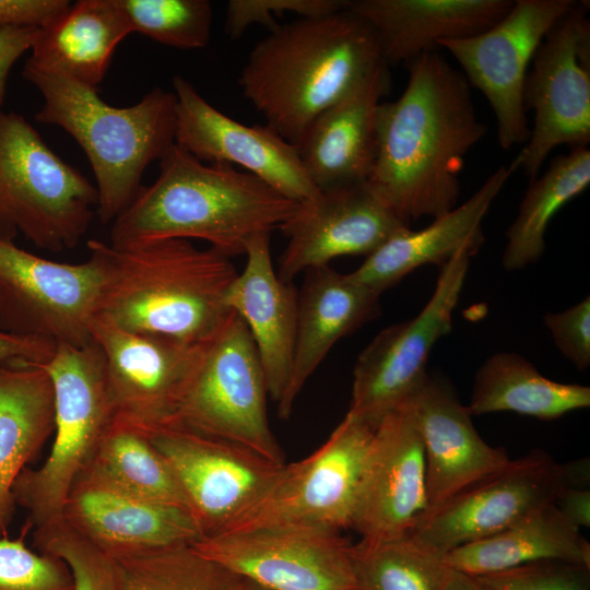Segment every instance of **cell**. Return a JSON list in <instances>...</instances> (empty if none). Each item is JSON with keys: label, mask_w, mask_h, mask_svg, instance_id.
Listing matches in <instances>:
<instances>
[{"label": "cell", "mask_w": 590, "mask_h": 590, "mask_svg": "<svg viewBox=\"0 0 590 590\" xmlns=\"http://www.w3.org/2000/svg\"><path fill=\"white\" fill-rule=\"evenodd\" d=\"M401 96L380 103L369 187L406 226L457 206L465 155L486 134L470 85L438 51L404 64Z\"/></svg>", "instance_id": "6da1fadb"}, {"label": "cell", "mask_w": 590, "mask_h": 590, "mask_svg": "<svg viewBox=\"0 0 590 590\" xmlns=\"http://www.w3.org/2000/svg\"><path fill=\"white\" fill-rule=\"evenodd\" d=\"M298 204L247 172L204 163L175 143L160 160L156 180L113 221L109 244L194 238L232 258L246 255L256 235L279 228Z\"/></svg>", "instance_id": "7a4b0ae2"}, {"label": "cell", "mask_w": 590, "mask_h": 590, "mask_svg": "<svg viewBox=\"0 0 590 590\" xmlns=\"http://www.w3.org/2000/svg\"><path fill=\"white\" fill-rule=\"evenodd\" d=\"M384 64L374 30L345 7L270 31L250 51L238 84L267 126L297 146L320 113Z\"/></svg>", "instance_id": "3957f363"}, {"label": "cell", "mask_w": 590, "mask_h": 590, "mask_svg": "<svg viewBox=\"0 0 590 590\" xmlns=\"http://www.w3.org/2000/svg\"><path fill=\"white\" fill-rule=\"evenodd\" d=\"M102 272L97 316L134 332L200 344L223 324L226 293L238 272L231 258L188 239L126 247L87 243Z\"/></svg>", "instance_id": "277c9868"}, {"label": "cell", "mask_w": 590, "mask_h": 590, "mask_svg": "<svg viewBox=\"0 0 590 590\" xmlns=\"http://www.w3.org/2000/svg\"><path fill=\"white\" fill-rule=\"evenodd\" d=\"M23 76L42 94L35 119L68 132L85 152L97 191V215L113 222L141 188V178L155 160L175 144L176 97L155 87L129 107L105 103L97 88L27 61Z\"/></svg>", "instance_id": "5b68a950"}, {"label": "cell", "mask_w": 590, "mask_h": 590, "mask_svg": "<svg viewBox=\"0 0 590 590\" xmlns=\"http://www.w3.org/2000/svg\"><path fill=\"white\" fill-rule=\"evenodd\" d=\"M54 388L55 430L48 457L36 469L25 468L13 486L35 529L62 519L68 494L114 422L105 361L92 341L83 346L58 344L43 364Z\"/></svg>", "instance_id": "8992f818"}, {"label": "cell", "mask_w": 590, "mask_h": 590, "mask_svg": "<svg viewBox=\"0 0 590 590\" xmlns=\"http://www.w3.org/2000/svg\"><path fill=\"white\" fill-rule=\"evenodd\" d=\"M97 191L15 113L0 111V238L21 233L58 252L78 245L97 210Z\"/></svg>", "instance_id": "52a82bcc"}, {"label": "cell", "mask_w": 590, "mask_h": 590, "mask_svg": "<svg viewBox=\"0 0 590 590\" xmlns=\"http://www.w3.org/2000/svg\"><path fill=\"white\" fill-rule=\"evenodd\" d=\"M263 368L245 321L231 310L203 343L176 425L221 438L275 463L284 456L270 428Z\"/></svg>", "instance_id": "ba28073f"}, {"label": "cell", "mask_w": 590, "mask_h": 590, "mask_svg": "<svg viewBox=\"0 0 590 590\" xmlns=\"http://www.w3.org/2000/svg\"><path fill=\"white\" fill-rule=\"evenodd\" d=\"M589 5H577L548 31L528 70L522 92L526 110L534 113L528 141L510 163L530 180L539 176L556 146L590 142Z\"/></svg>", "instance_id": "9c48e42d"}, {"label": "cell", "mask_w": 590, "mask_h": 590, "mask_svg": "<svg viewBox=\"0 0 590 590\" xmlns=\"http://www.w3.org/2000/svg\"><path fill=\"white\" fill-rule=\"evenodd\" d=\"M374 430L347 412L318 449L285 463L263 496L217 534L271 527L349 529Z\"/></svg>", "instance_id": "30bf717a"}, {"label": "cell", "mask_w": 590, "mask_h": 590, "mask_svg": "<svg viewBox=\"0 0 590 590\" xmlns=\"http://www.w3.org/2000/svg\"><path fill=\"white\" fill-rule=\"evenodd\" d=\"M460 249L440 269L435 290L413 318L381 330L359 353L353 370L349 413L376 428L391 410L406 402L426 381V364L435 343L452 328L471 257Z\"/></svg>", "instance_id": "8fae6325"}, {"label": "cell", "mask_w": 590, "mask_h": 590, "mask_svg": "<svg viewBox=\"0 0 590 590\" xmlns=\"http://www.w3.org/2000/svg\"><path fill=\"white\" fill-rule=\"evenodd\" d=\"M102 272L88 256L81 263L49 260L0 238V330L56 345L93 341Z\"/></svg>", "instance_id": "7c38bea8"}, {"label": "cell", "mask_w": 590, "mask_h": 590, "mask_svg": "<svg viewBox=\"0 0 590 590\" xmlns=\"http://www.w3.org/2000/svg\"><path fill=\"white\" fill-rule=\"evenodd\" d=\"M576 0H516L493 26L465 38L446 39L448 50L470 86L481 91L491 105L500 148L523 144L530 135L522 101L531 60L554 24L571 11Z\"/></svg>", "instance_id": "4fadbf2b"}, {"label": "cell", "mask_w": 590, "mask_h": 590, "mask_svg": "<svg viewBox=\"0 0 590 590\" xmlns=\"http://www.w3.org/2000/svg\"><path fill=\"white\" fill-rule=\"evenodd\" d=\"M91 334L104 356L114 421L143 434L176 425L204 342L130 331L99 316Z\"/></svg>", "instance_id": "5bb4252c"}, {"label": "cell", "mask_w": 590, "mask_h": 590, "mask_svg": "<svg viewBox=\"0 0 590 590\" xmlns=\"http://www.w3.org/2000/svg\"><path fill=\"white\" fill-rule=\"evenodd\" d=\"M562 487L560 463L534 449L424 510L404 536L422 552L440 558L553 503Z\"/></svg>", "instance_id": "9a60e30c"}, {"label": "cell", "mask_w": 590, "mask_h": 590, "mask_svg": "<svg viewBox=\"0 0 590 590\" xmlns=\"http://www.w3.org/2000/svg\"><path fill=\"white\" fill-rule=\"evenodd\" d=\"M341 531L271 527L200 538L192 546L264 590H358Z\"/></svg>", "instance_id": "2e32d148"}, {"label": "cell", "mask_w": 590, "mask_h": 590, "mask_svg": "<svg viewBox=\"0 0 590 590\" xmlns=\"http://www.w3.org/2000/svg\"><path fill=\"white\" fill-rule=\"evenodd\" d=\"M145 435L175 475L201 538L222 532L249 509L285 464L180 425Z\"/></svg>", "instance_id": "e0dca14e"}, {"label": "cell", "mask_w": 590, "mask_h": 590, "mask_svg": "<svg viewBox=\"0 0 590 590\" xmlns=\"http://www.w3.org/2000/svg\"><path fill=\"white\" fill-rule=\"evenodd\" d=\"M173 88L178 146L204 163L238 165L294 201L318 196L296 145L267 125L248 126L223 114L181 75Z\"/></svg>", "instance_id": "ac0fdd59"}, {"label": "cell", "mask_w": 590, "mask_h": 590, "mask_svg": "<svg viewBox=\"0 0 590 590\" xmlns=\"http://www.w3.org/2000/svg\"><path fill=\"white\" fill-rule=\"evenodd\" d=\"M426 506L424 449L408 400L387 413L374 430L350 528L364 542L399 539Z\"/></svg>", "instance_id": "d6986e66"}, {"label": "cell", "mask_w": 590, "mask_h": 590, "mask_svg": "<svg viewBox=\"0 0 590 590\" xmlns=\"http://www.w3.org/2000/svg\"><path fill=\"white\" fill-rule=\"evenodd\" d=\"M279 228L288 241L278 275L293 282L298 273L329 266L338 257H367L409 226L363 182L322 190L314 199L299 202Z\"/></svg>", "instance_id": "ffe728a7"}, {"label": "cell", "mask_w": 590, "mask_h": 590, "mask_svg": "<svg viewBox=\"0 0 590 590\" xmlns=\"http://www.w3.org/2000/svg\"><path fill=\"white\" fill-rule=\"evenodd\" d=\"M62 519L109 556L192 544L202 536L189 510L135 496L87 472L71 487Z\"/></svg>", "instance_id": "44dd1931"}, {"label": "cell", "mask_w": 590, "mask_h": 590, "mask_svg": "<svg viewBox=\"0 0 590 590\" xmlns=\"http://www.w3.org/2000/svg\"><path fill=\"white\" fill-rule=\"evenodd\" d=\"M409 403L424 449L426 509L511 460L503 448L491 446L480 436L467 405L446 384L428 376Z\"/></svg>", "instance_id": "7402d4cb"}, {"label": "cell", "mask_w": 590, "mask_h": 590, "mask_svg": "<svg viewBox=\"0 0 590 590\" xmlns=\"http://www.w3.org/2000/svg\"><path fill=\"white\" fill-rule=\"evenodd\" d=\"M384 64L320 113L299 143L303 165L320 190L367 182L377 155V113L390 86Z\"/></svg>", "instance_id": "603a6c76"}, {"label": "cell", "mask_w": 590, "mask_h": 590, "mask_svg": "<svg viewBox=\"0 0 590 590\" xmlns=\"http://www.w3.org/2000/svg\"><path fill=\"white\" fill-rule=\"evenodd\" d=\"M271 233L256 235L246 266L231 284L225 304L245 321L255 342L268 394L279 404L292 376L298 316V292L282 281L270 250Z\"/></svg>", "instance_id": "cb8c5ba5"}, {"label": "cell", "mask_w": 590, "mask_h": 590, "mask_svg": "<svg viewBox=\"0 0 590 590\" xmlns=\"http://www.w3.org/2000/svg\"><path fill=\"white\" fill-rule=\"evenodd\" d=\"M512 4V0H347L346 9L370 25L390 66L438 51L441 40L479 34Z\"/></svg>", "instance_id": "d4e9b609"}, {"label": "cell", "mask_w": 590, "mask_h": 590, "mask_svg": "<svg viewBox=\"0 0 590 590\" xmlns=\"http://www.w3.org/2000/svg\"><path fill=\"white\" fill-rule=\"evenodd\" d=\"M298 293L297 331L292 376L278 404L287 420L296 398L331 347L380 312V294L329 266L305 271Z\"/></svg>", "instance_id": "484cf974"}, {"label": "cell", "mask_w": 590, "mask_h": 590, "mask_svg": "<svg viewBox=\"0 0 590 590\" xmlns=\"http://www.w3.org/2000/svg\"><path fill=\"white\" fill-rule=\"evenodd\" d=\"M510 165L497 168L461 205L434 219L428 226L405 228L389 238L350 275L381 294L424 264L441 268L460 249L479 250L484 241L482 222L511 174Z\"/></svg>", "instance_id": "4316f807"}, {"label": "cell", "mask_w": 590, "mask_h": 590, "mask_svg": "<svg viewBox=\"0 0 590 590\" xmlns=\"http://www.w3.org/2000/svg\"><path fill=\"white\" fill-rule=\"evenodd\" d=\"M55 430L51 379L43 364H0V536L16 508L13 486Z\"/></svg>", "instance_id": "83f0119b"}, {"label": "cell", "mask_w": 590, "mask_h": 590, "mask_svg": "<svg viewBox=\"0 0 590 590\" xmlns=\"http://www.w3.org/2000/svg\"><path fill=\"white\" fill-rule=\"evenodd\" d=\"M131 33L119 0H79L38 27L26 61L97 88Z\"/></svg>", "instance_id": "f1b7e54d"}, {"label": "cell", "mask_w": 590, "mask_h": 590, "mask_svg": "<svg viewBox=\"0 0 590 590\" xmlns=\"http://www.w3.org/2000/svg\"><path fill=\"white\" fill-rule=\"evenodd\" d=\"M439 559L445 567L472 577L540 560L590 567V544L580 529L550 503L498 533L458 546Z\"/></svg>", "instance_id": "f546056e"}, {"label": "cell", "mask_w": 590, "mask_h": 590, "mask_svg": "<svg viewBox=\"0 0 590 590\" xmlns=\"http://www.w3.org/2000/svg\"><path fill=\"white\" fill-rule=\"evenodd\" d=\"M590 406V388L544 377L516 353L489 356L475 374L469 404L471 415L514 412L543 421Z\"/></svg>", "instance_id": "4dcf8cb0"}, {"label": "cell", "mask_w": 590, "mask_h": 590, "mask_svg": "<svg viewBox=\"0 0 590 590\" xmlns=\"http://www.w3.org/2000/svg\"><path fill=\"white\" fill-rule=\"evenodd\" d=\"M589 184L588 146L557 155L542 176L531 179L517 217L506 231L503 267L514 271L536 262L545 250V233L552 219Z\"/></svg>", "instance_id": "1f68e13d"}, {"label": "cell", "mask_w": 590, "mask_h": 590, "mask_svg": "<svg viewBox=\"0 0 590 590\" xmlns=\"http://www.w3.org/2000/svg\"><path fill=\"white\" fill-rule=\"evenodd\" d=\"M85 472L135 496L189 510L166 460L145 434L126 424L113 422Z\"/></svg>", "instance_id": "d6a6232c"}, {"label": "cell", "mask_w": 590, "mask_h": 590, "mask_svg": "<svg viewBox=\"0 0 590 590\" xmlns=\"http://www.w3.org/2000/svg\"><path fill=\"white\" fill-rule=\"evenodd\" d=\"M119 590H239L241 578L192 544L110 556Z\"/></svg>", "instance_id": "836d02e7"}, {"label": "cell", "mask_w": 590, "mask_h": 590, "mask_svg": "<svg viewBox=\"0 0 590 590\" xmlns=\"http://www.w3.org/2000/svg\"><path fill=\"white\" fill-rule=\"evenodd\" d=\"M358 590H437L440 559L418 550L408 538L353 545Z\"/></svg>", "instance_id": "e575fe53"}, {"label": "cell", "mask_w": 590, "mask_h": 590, "mask_svg": "<svg viewBox=\"0 0 590 590\" xmlns=\"http://www.w3.org/2000/svg\"><path fill=\"white\" fill-rule=\"evenodd\" d=\"M131 32L178 49L204 48L211 37L208 0H119Z\"/></svg>", "instance_id": "d590c367"}, {"label": "cell", "mask_w": 590, "mask_h": 590, "mask_svg": "<svg viewBox=\"0 0 590 590\" xmlns=\"http://www.w3.org/2000/svg\"><path fill=\"white\" fill-rule=\"evenodd\" d=\"M37 551L62 559L69 567L72 590H119L114 559L70 528L63 519L33 532Z\"/></svg>", "instance_id": "8d00e7d4"}, {"label": "cell", "mask_w": 590, "mask_h": 590, "mask_svg": "<svg viewBox=\"0 0 590 590\" xmlns=\"http://www.w3.org/2000/svg\"><path fill=\"white\" fill-rule=\"evenodd\" d=\"M68 565L30 548L23 539L0 536V590H72Z\"/></svg>", "instance_id": "74e56055"}, {"label": "cell", "mask_w": 590, "mask_h": 590, "mask_svg": "<svg viewBox=\"0 0 590 590\" xmlns=\"http://www.w3.org/2000/svg\"><path fill=\"white\" fill-rule=\"evenodd\" d=\"M485 590H590V567L540 560L474 577Z\"/></svg>", "instance_id": "f35d334b"}, {"label": "cell", "mask_w": 590, "mask_h": 590, "mask_svg": "<svg viewBox=\"0 0 590 590\" xmlns=\"http://www.w3.org/2000/svg\"><path fill=\"white\" fill-rule=\"evenodd\" d=\"M347 0H231L225 13V33L239 38L253 24L266 26L269 32L279 24L276 16L286 12L299 17L323 16L346 7Z\"/></svg>", "instance_id": "ab89813d"}, {"label": "cell", "mask_w": 590, "mask_h": 590, "mask_svg": "<svg viewBox=\"0 0 590 590\" xmlns=\"http://www.w3.org/2000/svg\"><path fill=\"white\" fill-rule=\"evenodd\" d=\"M544 323L560 353L578 369L590 365V297L559 312L544 315Z\"/></svg>", "instance_id": "60d3db41"}, {"label": "cell", "mask_w": 590, "mask_h": 590, "mask_svg": "<svg viewBox=\"0 0 590 590\" xmlns=\"http://www.w3.org/2000/svg\"><path fill=\"white\" fill-rule=\"evenodd\" d=\"M70 3L68 0H0V27H42Z\"/></svg>", "instance_id": "b9f144b4"}, {"label": "cell", "mask_w": 590, "mask_h": 590, "mask_svg": "<svg viewBox=\"0 0 590 590\" xmlns=\"http://www.w3.org/2000/svg\"><path fill=\"white\" fill-rule=\"evenodd\" d=\"M37 31L38 27H0V111L9 72L14 63L31 50Z\"/></svg>", "instance_id": "7bdbcfd3"}, {"label": "cell", "mask_w": 590, "mask_h": 590, "mask_svg": "<svg viewBox=\"0 0 590 590\" xmlns=\"http://www.w3.org/2000/svg\"><path fill=\"white\" fill-rule=\"evenodd\" d=\"M56 344L36 338H25L0 330V364L11 359L46 364L56 351Z\"/></svg>", "instance_id": "ee69618b"}, {"label": "cell", "mask_w": 590, "mask_h": 590, "mask_svg": "<svg viewBox=\"0 0 590 590\" xmlns=\"http://www.w3.org/2000/svg\"><path fill=\"white\" fill-rule=\"evenodd\" d=\"M557 510L577 528L590 527V489L562 487L555 498Z\"/></svg>", "instance_id": "f6af8a7d"}, {"label": "cell", "mask_w": 590, "mask_h": 590, "mask_svg": "<svg viewBox=\"0 0 590 590\" xmlns=\"http://www.w3.org/2000/svg\"><path fill=\"white\" fill-rule=\"evenodd\" d=\"M563 487L589 488L590 463L588 458L560 463Z\"/></svg>", "instance_id": "bcb514c9"}, {"label": "cell", "mask_w": 590, "mask_h": 590, "mask_svg": "<svg viewBox=\"0 0 590 590\" xmlns=\"http://www.w3.org/2000/svg\"><path fill=\"white\" fill-rule=\"evenodd\" d=\"M441 563V562H440ZM437 590H485L469 575L449 569L442 565Z\"/></svg>", "instance_id": "7dc6e473"}, {"label": "cell", "mask_w": 590, "mask_h": 590, "mask_svg": "<svg viewBox=\"0 0 590 590\" xmlns=\"http://www.w3.org/2000/svg\"><path fill=\"white\" fill-rule=\"evenodd\" d=\"M239 590H264L262 589L261 587L246 580V579H241V583H240V587H239Z\"/></svg>", "instance_id": "c3c4849f"}]
</instances>
